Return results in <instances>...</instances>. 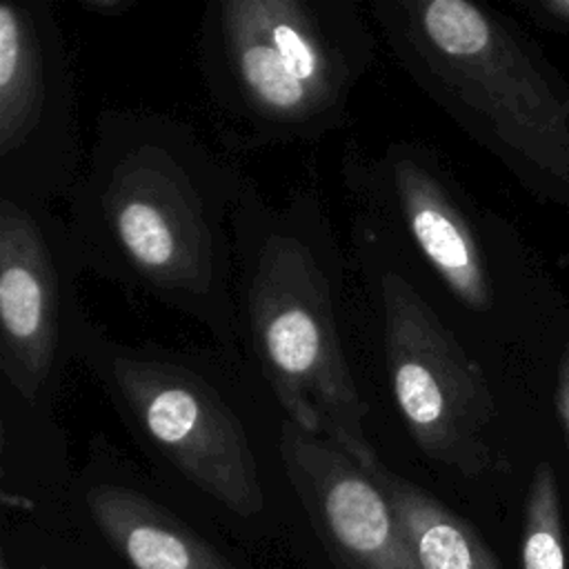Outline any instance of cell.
<instances>
[{
	"label": "cell",
	"mask_w": 569,
	"mask_h": 569,
	"mask_svg": "<svg viewBox=\"0 0 569 569\" xmlns=\"http://www.w3.org/2000/svg\"><path fill=\"white\" fill-rule=\"evenodd\" d=\"M244 180L182 118L100 109L64 216L82 269L187 316L238 353L233 213Z\"/></svg>",
	"instance_id": "obj_1"
},
{
	"label": "cell",
	"mask_w": 569,
	"mask_h": 569,
	"mask_svg": "<svg viewBox=\"0 0 569 569\" xmlns=\"http://www.w3.org/2000/svg\"><path fill=\"white\" fill-rule=\"evenodd\" d=\"M345 267L313 191H293L278 204L244 180L233 213L238 345L284 420L376 471L382 462L345 345Z\"/></svg>",
	"instance_id": "obj_2"
},
{
	"label": "cell",
	"mask_w": 569,
	"mask_h": 569,
	"mask_svg": "<svg viewBox=\"0 0 569 569\" xmlns=\"http://www.w3.org/2000/svg\"><path fill=\"white\" fill-rule=\"evenodd\" d=\"M376 49L353 0H213L196 60L224 144L260 151L340 129Z\"/></svg>",
	"instance_id": "obj_3"
},
{
	"label": "cell",
	"mask_w": 569,
	"mask_h": 569,
	"mask_svg": "<svg viewBox=\"0 0 569 569\" xmlns=\"http://www.w3.org/2000/svg\"><path fill=\"white\" fill-rule=\"evenodd\" d=\"M371 22L411 82L522 180L569 191V84L493 9L373 0Z\"/></svg>",
	"instance_id": "obj_4"
},
{
	"label": "cell",
	"mask_w": 569,
	"mask_h": 569,
	"mask_svg": "<svg viewBox=\"0 0 569 569\" xmlns=\"http://www.w3.org/2000/svg\"><path fill=\"white\" fill-rule=\"evenodd\" d=\"M78 362L140 447L178 478L233 516L264 511L253 431L211 362L153 342L116 340L91 318Z\"/></svg>",
	"instance_id": "obj_5"
},
{
	"label": "cell",
	"mask_w": 569,
	"mask_h": 569,
	"mask_svg": "<svg viewBox=\"0 0 569 569\" xmlns=\"http://www.w3.org/2000/svg\"><path fill=\"white\" fill-rule=\"evenodd\" d=\"M393 409L420 453L467 478L496 467V400L460 336L373 238L351 229Z\"/></svg>",
	"instance_id": "obj_6"
},
{
	"label": "cell",
	"mask_w": 569,
	"mask_h": 569,
	"mask_svg": "<svg viewBox=\"0 0 569 569\" xmlns=\"http://www.w3.org/2000/svg\"><path fill=\"white\" fill-rule=\"evenodd\" d=\"M340 180L351 229L380 242L431 305L442 296L476 318L496 309L498 287L480 227L431 147L393 140L369 153L347 144Z\"/></svg>",
	"instance_id": "obj_7"
},
{
	"label": "cell",
	"mask_w": 569,
	"mask_h": 569,
	"mask_svg": "<svg viewBox=\"0 0 569 569\" xmlns=\"http://www.w3.org/2000/svg\"><path fill=\"white\" fill-rule=\"evenodd\" d=\"M84 273L64 216L0 198V391L56 416V398L89 322Z\"/></svg>",
	"instance_id": "obj_8"
},
{
	"label": "cell",
	"mask_w": 569,
	"mask_h": 569,
	"mask_svg": "<svg viewBox=\"0 0 569 569\" xmlns=\"http://www.w3.org/2000/svg\"><path fill=\"white\" fill-rule=\"evenodd\" d=\"M84 167L71 53L44 0L0 4V198L53 207Z\"/></svg>",
	"instance_id": "obj_9"
},
{
	"label": "cell",
	"mask_w": 569,
	"mask_h": 569,
	"mask_svg": "<svg viewBox=\"0 0 569 569\" xmlns=\"http://www.w3.org/2000/svg\"><path fill=\"white\" fill-rule=\"evenodd\" d=\"M278 458L336 569H422L371 471L327 438L284 420Z\"/></svg>",
	"instance_id": "obj_10"
},
{
	"label": "cell",
	"mask_w": 569,
	"mask_h": 569,
	"mask_svg": "<svg viewBox=\"0 0 569 569\" xmlns=\"http://www.w3.org/2000/svg\"><path fill=\"white\" fill-rule=\"evenodd\" d=\"M82 502L96 529L133 569H236L167 505L131 482L93 478Z\"/></svg>",
	"instance_id": "obj_11"
},
{
	"label": "cell",
	"mask_w": 569,
	"mask_h": 569,
	"mask_svg": "<svg viewBox=\"0 0 569 569\" xmlns=\"http://www.w3.org/2000/svg\"><path fill=\"white\" fill-rule=\"evenodd\" d=\"M371 476L422 569H500L478 529L425 487L385 465Z\"/></svg>",
	"instance_id": "obj_12"
},
{
	"label": "cell",
	"mask_w": 569,
	"mask_h": 569,
	"mask_svg": "<svg viewBox=\"0 0 569 569\" xmlns=\"http://www.w3.org/2000/svg\"><path fill=\"white\" fill-rule=\"evenodd\" d=\"M520 565L522 569H567L562 500L549 462H538L529 480L522 511Z\"/></svg>",
	"instance_id": "obj_13"
},
{
	"label": "cell",
	"mask_w": 569,
	"mask_h": 569,
	"mask_svg": "<svg viewBox=\"0 0 569 569\" xmlns=\"http://www.w3.org/2000/svg\"><path fill=\"white\" fill-rule=\"evenodd\" d=\"M520 7L545 29L569 33V0H527Z\"/></svg>",
	"instance_id": "obj_14"
},
{
	"label": "cell",
	"mask_w": 569,
	"mask_h": 569,
	"mask_svg": "<svg viewBox=\"0 0 569 569\" xmlns=\"http://www.w3.org/2000/svg\"><path fill=\"white\" fill-rule=\"evenodd\" d=\"M553 402H556V416H558L560 427H562V431L567 436V442H569V342L565 345L560 362H558Z\"/></svg>",
	"instance_id": "obj_15"
},
{
	"label": "cell",
	"mask_w": 569,
	"mask_h": 569,
	"mask_svg": "<svg viewBox=\"0 0 569 569\" xmlns=\"http://www.w3.org/2000/svg\"><path fill=\"white\" fill-rule=\"evenodd\" d=\"M80 7L98 18H122L136 7V0H80Z\"/></svg>",
	"instance_id": "obj_16"
},
{
	"label": "cell",
	"mask_w": 569,
	"mask_h": 569,
	"mask_svg": "<svg viewBox=\"0 0 569 569\" xmlns=\"http://www.w3.org/2000/svg\"><path fill=\"white\" fill-rule=\"evenodd\" d=\"M0 569H9V562H7V558H4V556L0 558Z\"/></svg>",
	"instance_id": "obj_17"
},
{
	"label": "cell",
	"mask_w": 569,
	"mask_h": 569,
	"mask_svg": "<svg viewBox=\"0 0 569 569\" xmlns=\"http://www.w3.org/2000/svg\"><path fill=\"white\" fill-rule=\"evenodd\" d=\"M38 569H49V567H38Z\"/></svg>",
	"instance_id": "obj_18"
}]
</instances>
